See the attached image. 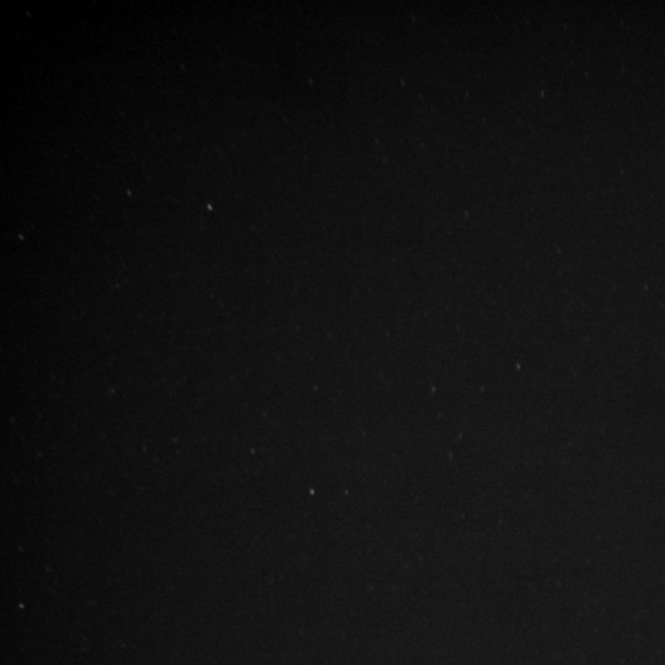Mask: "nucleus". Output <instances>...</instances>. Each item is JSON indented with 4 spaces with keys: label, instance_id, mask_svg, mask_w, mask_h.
<instances>
[]
</instances>
